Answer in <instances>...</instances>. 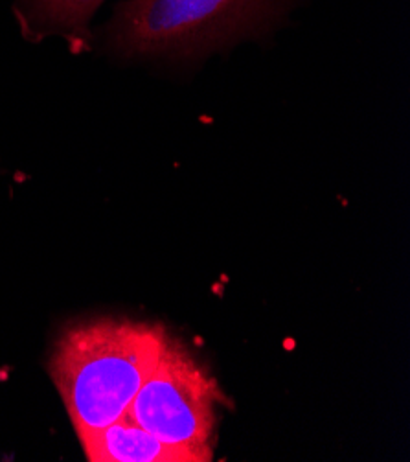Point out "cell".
<instances>
[{"mask_svg": "<svg viewBox=\"0 0 410 462\" xmlns=\"http://www.w3.org/2000/svg\"><path fill=\"white\" fill-rule=\"evenodd\" d=\"M166 341L164 326L111 317L63 332L50 358V376L76 435L124 416Z\"/></svg>", "mask_w": 410, "mask_h": 462, "instance_id": "6da1fadb", "label": "cell"}, {"mask_svg": "<svg viewBox=\"0 0 410 462\" xmlns=\"http://www.w3.org/2000/svg\"><path fill=\"white\" fill-rule=\"evenodd\" d=\"M281 0H127L112 20L125 53H193L254 32Z\"/></svg>", "mask_w": 410, "mask_h": 462, "instance_id": "7a4b0ae2", "label": "cell"}, {"mask_svg": "<svg viewBox=\"0 0 410 462\" xmlns=\"http://www.w3.org/2000/svg\"><path fill=\"white\" fill-rule=\"evenodd\" d=\"M223 400L215 379L193 354L168 337L158 363L125 412L164 444L212 451L215 405Z\"/></svg>", "mask_w": 410, "mask_h": 462, "instance_id": "3957f363", "label": "cell"}, {"mask_svg": "<svg viewBox=\"0 0 410 462\" xmlns=\"http://www.w3.org/2000/svg\"><path fill=\"white\" fill-rule=\"evenodd\" d=\"M91 462H206L212 451L164 444L125 412L107 427L78 433Z\"/></svg>", "mask_w": 410, "mask_h": 462, "instance_id": "277c9868", "label": "cell"}, {"mask_svg": "<svg viewBox=\"0 0 410 462\" xmlns=\"http://www.w3.org/2000/svg\"><path fill=\"white\" fill-rule=\"evenodd\" d=\"M103 0H30V20L61 32H83Z\"/></svg>", "mask_w": 410, "mask_h": 462, "instance_id": "5b68a950", "label": "cell"}]
</instances>
